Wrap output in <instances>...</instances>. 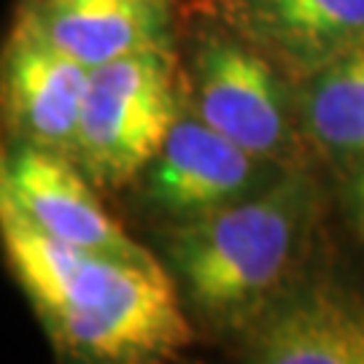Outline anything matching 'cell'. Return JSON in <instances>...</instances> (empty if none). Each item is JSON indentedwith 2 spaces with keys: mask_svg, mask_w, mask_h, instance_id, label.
<instances>
[{
  "mask_svg": "<svg viewBox=\"0 0 364 364\" xmlns=\"http://www.w3.org/2000/svg\"><path fill=\"white\" fill-rule=\"evenodd\" d=\"M316 221V183L299 168H287L257 195L176 224L168 257L205 321L251 326L287 294Z\"/></svg>",
  "mask_w": 364,
  "mask_h": 364,
  "instance_id": "6da1fadb",
  "label": "cell"
},
{
  "mask_svg": "<svg viewBox=\"0 0 364 364\" xmlns=\"http://www.w3.org/2000/svg\"><path fill=\"white\" fill-rule=\"evenodd\" d=\"M173 52H146L95 68L81 105L76 159L95 183L144 176L183 111Z\"/></svg>",
  "mask_w": 364,
  "mask_h": 364,
  "instance_id": "7a4b0ae2",
  "label": "cell"
},
{
  "mask_svg": "<svg viewBox=\"0 0 364 364\" xmlns=\"http://www.w3.org/2000/svg\"><path fill=\"white\" fill-rule=\"evenodd\" d=\"M189 73L192 111L205 124L264 162H287L297 146V100L267 54L237 33L208 30Z\"/></svg>",
  "mask_w": 364,
  "mask_h": 364,
  "instance_id": "3957f363",
  "label": "cell"
},
{
  "mask_svg": "<svg viewBox=\"0 0 364 364\" xmlns=\"http://www.w3.org/2000/svg\"><path fill=\"white\" fill-rule=\"evenodd\" d=\"M284 170L287 165L248 154L183 103L181 117L144 170V195L154 208L183 221L257 195Z\"/></svg>",
  "mask_w": 364,
  "mask_h": 364,
  "instance_id": "277c9868",
  "label": "cell"
},
{
  "mask_svg": "<svg viewBox=\"0 0 364 364\" xmlns=\"http://www.w3.org/2000/svg\"><path fill=\"white\" fill-rule=\"evenodd\" d=\"M0 192L41 230L73 246L119 257L149 254L105 210L92 178L68 154L22 141L0 146Z\"/></svg>",
  "mask_w": 364,
  "mask_h": 364,
  "instance_id": "5b68a950",
  "label": "cell"
},
{
  "mask_svg": "<svg viewBox=\"0 0 364 364\" xmlns=\"http://www.w3.org/2000/svg\"><path fill=\"white\" fill-rule=\"evenodd\" d=\"M90 73L19 19L0 54V117L11 141L73 159Z\"/></svg>",
  "mask_w": 364,
  "mask_h": 364,
  "instance_id": "8992f818",
  "label": "cell"
},
{
  "mask_svg": "<svg viewBox=\"0 0 364 364\" xmlns=\"http://www.w3.org/2000/svg\"><path fill=\"white\" fill-rule=\"evenodd\" d=\"M221 6L237 36L297 78L364 43V0H221Z\"/></svg>",
  "mask_w": 364,
  "mask_h": 364,
  "instance_id": "52a82bcc",
  "label": "cell"
},
{
  "mask_svg": "<svg viewBox=\"0 0 364 364\" xmlns=\"http://www.w3.org/2000/svg\"><path fill=\"white\" fill-rule=\"evenodd\" d=\"M33 33L84 68L170 52V0H33L19 14Z\"/></svg>",
  "mask_w": 364,
  "mask_h": 364,
  "instance_id": "ba28073f",
  "label": "cell"
},
{
  "mask_svg": "<svg viewBox=\"0 0 364 364\" xmlns=\"http://www.w3.org/2000/svg\"><path fill=\"white\" fill-rule=\"evenodd\" d=\"M262 364H364V297L335 287L291 291L254 321Z\"/></svg>",
  "mask_w": 364,
  "mask_h": 364,
  "instance_id": "9c48e42d",
  "label": "cell"
},
{
  "mask_svg": "<svg viewBox=\"0 0 364 364\" xmlns=\"http://www.w3.org/2000/svg\"><path fill=\"white\" fill-rule=\"evenodd\" d=\"M302 132L340 159H364V43L299 78L294 92Z\"/></svg>",
  "mask_w": 364,
  "mask_h": 364,
  "instance_id": "30bf717a",
  "label": "cell"
},
{
  "mask_svg": "<svg viewBox=\"0 0 364 364\" xmlns=\"http://www.w3.org/2000/svg\"><path fill=\"white\" fill-rule=\"evenodd\" d=\"M351 200H353V210H356V219H359V224H362V230H364V159H362V165H359L356 178H353Z\"/></svg>",
  "mask_w": 364,
  "mask_h": 364,
  "instance_id": "8fae6325",
  "label": "cell"
}]
</instances>
